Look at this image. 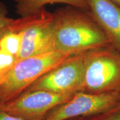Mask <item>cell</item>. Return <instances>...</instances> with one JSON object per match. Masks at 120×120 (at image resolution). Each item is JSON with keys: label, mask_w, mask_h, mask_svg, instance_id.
I'll return each instance as SVG.
<instances>
[{"label": "cell", "mask_w": 120, "mask_h": 120, "mask_svg": "<svg viewBox=\"0 0 120 120\" xmlns=\"http://www.w3.org/2000/svg\"><path fill=\"white\" fill-rule=\"evenodd\" d=\"M53 15L56 50L72 56L111 45L101 27L85 13L65 7Z\"/></svg>", "instance_id": "cell-1"}, {"label": "cell", "mask_w": 120, "mask_h": 120, "mask_svg": "<svg viewBox=\"0 0 120 120\" xmlns=\"http://www.w3.org/2000/svg\"><path fill=\"white\" fill-rule=\"evenodd\" d=\"M69 57L54 50L18 60L0 84V104L16 98L26 87Z\"/></svg>", "instance_id": "cell-2"}, {"label": "cell", "mask_w": 120, "mask_h": 120, "mask_svg": "<svg viewBox=\"0 0 120 120\" xmlns=\"http://www.w3.org/2000/svg\"><path fill=\"white\" fill-rule=\"evenodd\" d=\"M85 91L99 94L120 91V53L112 45L84 53Z\"/></svg>", "instance_id": "cell-3"}, {"label": "cell", "mask_w": 120, "mask_h": 120, "mask_svg": "<svg viewBox=\"0 0 120 120\" xmlns=\"http://www.w3.org/2000/svg\"><path fill=\"white\" fill-rule=\"evenodd\" d=\"M19 31H23V37L18 60L56 50L53 13L42 9L15 19L13 32Z\"/></svg>", "instance_id": "cell-4"}, {"label": "cell", "mask_w": 120, "mask_h": 120, "mask_svg": "<svg viewBox=\"0 0 120 120\" xmlns=\"http://www.w3.org/2000/svg\"><path fill=\"white\" fill-rule=\"evenodd\" d=\"M120 106V91L92 94L79 92L47 113L45 120H67L79 116L105 115Z\"/></svg>", "instance_id": "cell-5"}, {"label": "cell", "mask_w": 120, "mask_h": 120, "mask_svg": "<svg viewBox=\"0 0 120 120\" xmlns=\"http://www.w3.org/2000/svg\"><path fill=\"white\" fill-rule=\"evenodd\" d=\"M84 53L67 58L32 84L28 91H41L75 95L85 91Z\"/></svg>", "instance_id": "cell-6"}, {"label": "cell", "mask_w": 120, "mask_h": 120, "mask_svg": "<svg viewBox=\"0 0 120 120\" xmlns=\"http://www.w3.org/2000/svg\"><path fill=\"white\" fill-rule=\"evenodd\" d=\"M74 95L36 90L28 91L0 104V109L25 120H41L49 111L66 102Z\"/></svg>", "instance_id": "cell-7"}, {"label": "cell", "mask_w": 120, "mask_h": 120, "mask_svg": "<svg viewBox=\"0 0 120 120\" xmlns=\"http://www.w3.org/2000/svg\"><path fill=\"white\" fill-rule=\"evenodd\" d=\"M93 19L120 53V7L111 0H85Z\"/></svg>", "instance_id": "cell-8"}, {"label": "cell", "mask_w": 120, "mask_h": 120, "mask_svg": "<svg viewBox=\"0 0 120 120\" xmlns=\"http://www.w3.org/2000/svg\"><path fill=\"white\" fill-rule=\"evenodd\" d=\"M16 11L22 17L30 16L44 8L48 4H64L78 8H88L85 0H15Z\"/></svg>", "instance_id": "cell-9"}, {"label": "cell", "mask_w": 120, "mask_h": 120, "mask_svg": "<svg viewBox=\"0 0 120 120\" xmlns=\"http://www.w3.org/2000/svg\"><path fill=\"white\" fill-rule=\"evenodd\" d=\"M23 31L9 32L0 38V49L17 58L21 47Z\"/></svg>", "instance_id": "cell-10"}, {"label": "cell", "mask_w": 120, "mask_h": 120, "mask_svg": "<svg viewBox=\"0 0 120 120\" xmlns=\"http://www.w3.org/2000/svg\"><path fill=\"white\" fill-rule=\"evenodd\" d=\"M17 58L0 49V84L17 61Z\"/></svg>", "instance_id": "cell-11"}, {"label": "cell", "mask_w": 120, "mask_h": 120, "mask_svg": "<svg viewBox=\"0 0 120 120\" xmlns=\"http://www.w3.org/2000/svg\"><path fill=\"white\" fill-rule=\"evenodd\" d=\"M7 15L6 8L0 2V38L4 34L11 32L14 19L8 17Z\"/></svg>", "instance_id": "cell-12"}, {"label": "cell", "mask_w": 120, "mask_h": 120, "mask_svg": "<svg viewBox=\"0 0 120 120\" xmlns=\"http://www.w3.org/2000/svg\"><path fill=\"white\" fill-rule=\"evenodd\" d=\"M100 120H120V106L109 113L105 114Z\"/></svg>", "instance_id": "cell-13"}, {"label": "cell", "mask_w": 120, "mask_h": 120, "mask_svg": "<svg viewBox=\"0 0 120 120\" xmlns=\"http://www.w3.org/2000/svg\"><path fill=\"white\" fill-rule=\"evenodd\" d=\"M0 120H25L22 118L17 117L9 114L0 109Z\"/></svg>", "instance_id": "cell-14"}, {"label": "cell", "mask_w": 120, "mask_h": 120, "mask_svg": "<svg viewBox=\"0 0 120 120\" xmlns=\"http://www.w3.org/2000/svg\"><path fill=\"white\" fill-rule=\"evenodd\" d=\"M111 1L115 2V4H117L118 5H120V0H111Z\"/></svg>", "instance_id": "cell-15"}]
</instances>
